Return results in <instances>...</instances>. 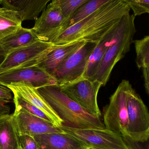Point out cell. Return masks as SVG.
<instances>
[{"mask_svg": "<svg viewBox=\"0 0 149 149\" xmlns=\"http://www.w3.org/2000/svg\"><path fill=\"white\" fill-rule=\"evenodd\" d=\"M102 83L97 80L82 78L68 85L59 86L69 98L88 113L101 117V113L97 103V95Z\"/></svg>", "mask_w": 149, "mask_h": 149, "instance_id": "cell-8", "label": "cell"}, {"mask_svg": "<svg viewBox=\"0 0 149 149\" xmlns=\"http://www.w3.org/2000/svg\"><path fill=\"white\" fill-rule=\"evenodd\" d=\"M136 52V65L139 69L149 66V35L141 39L134 40Z\"/></svg>", "mask_w": 149, "mask_h": 149, "instance_id": "cell-22", "label": "cell"}, {"mask_svg": "<svg viewBox=\"0 0 149 149\" xmlns=\"http://www.w3.org/2000/svg\"><path fill=\"white\" fill-rule=\"evenodd\" d=\"M134 12L135 17L141 15L148 13L149 14V0L136 1V0H125Z\"/></svg>", "mask_w": 149, "mask_h": 149, "instance_id": "cell-25", "label": "cell"}, {"mask_svg": "<svg viewBox=\"0 0 149 149\" xmlns=\"http://www.w3.org/2000/svg\"><path fill=\"white\" fill-rule=\"evenodd\" d=\"M144 79V87L146 92L149 95V66L142 69Z\"/></svg>", "mask_w": 149, "mask_h": 149, "instance_id": "cell-29", "label": "cell"}, {"mask_svg": "<svg viewBox=\"0 0 149 149\" xmlns=\"http://www.w3.org/2000/svg\"><path fill=\"white\" fill-rule=\"evenodd\" d=\"M85 43L82 41L59 45L44 56L32 66H37L42 68L54 78L58 67Z\"/></svg>", "mask_w": 149, "mask_h": 149, "instance_id": "cell-14", "label": "cell"}, {"mask_svg": "<svg viewBox=\"0 0 149 149\" xmlns=\"http://www.w3.org/2000/svg\"><path fill=\"white\" fill-rule=\"evenodd\" d=\"M1 0H0V4H1Z\"/></svg>", "mask_w": 149, "mask_h": 149, "instance_id": "cell-32", "label": "cell"}, {"mask_svg": "<svg viewBox=\"0 0 149 149\" xmlns=\"http://www.w3.org/2000/svg\"><path fill=\"white\" fill-rule=\"evenodd\" d=\"M17 135L34 136L46 134L65 133L53 123L32 115L20 108H15L13 114Z\"/></svg>", "mask_w": 149, "mask_h": 149, "instance_id": "cell-12", "label": "cell"}, {"mask_svg": "<svg viewBox=\"0 0 149 149\" xmlns=\"http://www.w3.org/2000/svg\"></svg>", "mask_w": 149, "mask_h": 149, "instance_id": "cell-35", "label": "cell"}, {"mask_svg": "<svg viewBox=\"0 0 149 149\" xmlns=\"http://www.w3.org/2000/svg\"><path fill=\"white\" fill-rule=\"evenodd\" d=\"M24 84L38 88L57 85L56 80L42 68L37 66L17 67L0 73V85Z\"/></svg>", "mask_w": 149, "mask_h": 149, "instance_id": "cell-10", "label": "cell"}, {"mask_svg": "<svg viewBox=\"0 0 149 149\" xmlns=\"http://www.w3.org/2000/svg\"><path fill=\"white\" fill-rule=\"evenodd\" d=\"M65 22L61 10L53 0L36 20L31 29L38 40L51 43L59 36Z\"/></svg>", "mask_w": 149, "mask_h": 149, "instance_id": "cell-11", "label": "cell"}, {"mask_svg": "<svg viewBox=\"0 0 149 149\" xmlns=\"http://www.w3.org/2000/svg\"><path fill=\"white\" fill-rule=\"evenodd\" d=\"M131 87L129 81L122 80L110 97L109 104L104 108L105 128L121 137L127 134L128 95Z\"/></svg>", "mask_w": 149, "mask_h": 149, "instance_id": "cell-4", "label": "cell"}, {"mask_svg": "<svg viewBox=\"0 0 149 149\" xmlns=\"http://www.w3.org/2000/svg\"><path fill=\"white\" fill-rule=\"evenodd\" d=\"M122 137L128 149H149V136L142 141H135L127 135Z\"/></svg>", "mask_w": 149, "mask_h": 149, "instance_id": "cell-26", "label": "cell"}, {"mask_svg": "<svg viewBox=\"0 0 149 149\" xmlns=\"http://www.w3.org/2000/svg\"><path fill=\"white\" fill-rule=\"evenodd\" d=\"M22 22L18 12L4 7L0 8V40L21 28Z\"/></svg>", "mask_w": 149, "mask_h": 149, "instance_id": "cell-20", "label": "cell"}, {"mask_svg": "<svg viewBox=\"0 0 149 149\" xmlns=\"http://www.w3.org/2000/svg\"><path fill=\"white\" fill-rule=\"evenodd\" d=\"M22 149L20 148H19V149Z\"/></svg>", "mask_w": 149, "mask_h": 149, "instance_id": "cell-33", "label": "cell"}, {"mask_svg": "<svg viewBox=\"0 0 149 149\" xmlns=\"http://www.w3.org/2000/svg\"><path fill=\"white\" fill-rule=\"evenodd\" d=\"M51 0H1L4 8L18 12L22 21L36 20Z\"/></svg>", "mask_w": 149, "mask_h": 149, "instance_id": "cell-17", "label": "cell"}, {"mask_svg": "<svg viewBox=\"0 0 149 149\" xmlns=\"http://www.w3.org/2000/svg\"><path fill=\"white\" fill-rule=\"evenodd\" d=\"M54 1L61 10L65 19V23L72 16L77 9L87 2L88 0H54Z\"/></svg>", "mask_w": 149, "mask_h": 149, "instance_id": "cell-24", "label": "cell"}, {"mask_svg": "<svg viewBox=\"0 0 149 149\" xmlns=\"http://www.w3.org/2000/svg\"><path fill=\"white\" fill-rule=\"evenodd\" d=\"M109 1V0H88L87 2L80 6L70 19L64 24L59 35L68 28L78 23L93 14Z\"/></svg>", "mask_w": 149, "mask_h": 149, "instance_id": "cell-21", "label": "cell"}, {"mask_svg": "<svg viewBox=\"0 0 149 149\" xmlns=\"http://www.w3.org/2000/svg\"><path fill=\"white\" fill-rule=\"evenodd\" d=\"M60 128L94 149H128L121 136L107 129H78L61 126Z\"/></svg>", "mask_w": 149, "mask_h": 149, "instance_id": "cell-6", "label": "cell"}, {"mask_svg": "<svg viewBox=\"0 0 149 149\" xmlns=\"http://www.w3.org/2000/svg\"><path fill=\"white\" fill-rule=\"evenodd\" d=\"M12 92H15L26 101L45 113L57 127H60L63 122L53 108L42 96L37 88L24 84L10 85L7 87Z\"/></svg>", "mask_w": 149, "mask_h": 149, "instance_id": "cell-13", "label": "cell"}, {"mask_svg": "<svg viewBox=\"0 0 149 149\" xmlns=\"http://www.w3.org/2000/svg\"></svg>", "mask_w": 149, "mask_h": 149, "instance_id": "cell-34", "label": "cell"}, {"mask_svg": "<svg viewBox=\"0 0 149 149\" xmlns=\"http://www.w3.org/2000/svg\"><path fill=\"white\" fill-rule=\"evenodd\" d=\"M12 93L14 94L13 100L15 106V108L22 109L25 112L29 113L32 115H35L38 118L53 123L52 121L47 115L45 114V113L26 101L16 93Z\"/></svg>", "mask_w": 149, "mask_h": 149, "instance_id": "cell-23", "label": "cell"}, {"mask_svg": "<svg viewBox=\"0 0 149 149\" xmlns=\"http://www.w3.org/2000/svg\"><path fill=\"white\" fill-rule=\"evenodd\" d=\"M19 148L13 114L0 115V149Z\"/></svg>", "mask_w": 149, "mask_h": 149, "instance_id": "cell-19", "label": "cell"}, {"mask_svg": "<svg viewBox=\"0 0 149 149\" xmlns=\"http://www.w3.org/2000/svg\"><path fill=\"white\" fill-rule=\"evenodd\" d=\"M5 104L0 101V115L9 114L10 108Z\"/></svg>", "mask_w": 149, "mask_h": 149, "instance_id": "cell-30", "label": "cell"}, {"mask_svg": "<svg viewBox=\"0 0 149 149\" xmlns=\"http://www.w3.org/2000/svg\"><path fill=\"white\" fill-rule=\"evenodd\" d=\"M5 57H3V56H0V66L1 65L3 62L4 61L5 59Z\"/></svg>", "mask_w": 149, "mask_h": 149, "instance_id": "cell-31", "label": "cell"}, {"mask_svg": "<svg viewBox=\"0 0 149 149\" xmlns=\"http://www.w3.org/2000/svg\"><path fill=\"white\" fill-rule=\"evenodd\" d=\"M128 124L127 135L142 141L149 136V112L139 94L131 87L127 99Z\"/></svg>", "mask_w": 149, "mask_h": 149, "instance_id": "cell-7", "label": "cell"}, {"mask_svg": "<svg viewBox=\"0 0 149 149\" xmlns=\"http://www.w3.org/2000/svg\"><path fill=\"white\" fill-rule=\"evenodd\" d=\"M130 10L125 0H109L93 14L65 30L51 43L57 45L82 41L98 43Z\"/></svg>", "mask_w": 149, "mask_h": 149, "instance_id": "cell-1", "label": "cell"}, {"mask_svg": "<svg viewBox=\"0 0 149 149\" xmlns=\"http://www.w3.org/2000/svg\"><path fill=\"white\" fill-rule=\"evenodd\" d=\"M19 147L22 149H40L34 137L26 135H18Z\"/></svg>", "mask_w": 149, "mask_h": 149, "instance_id": "cell-27", "label": "cell"}, {"mask_svg": "<svg viewBox=\"0 0 149 149\" xmlns=\"http://www.w3.org/2000/svg\"><path fill=\"white\" fill-rule=\"evenodd\" d=\"M37 90L62 120V126L78 129L106 128L100 117L86 111L58 85L46 86Z\"/></svg>", "mask_w": 149, "mask_h": 149, "instance_id": "cell-2", "label": "cell"}, {"mask_svg": "<svg viewBox=\"0 0 149 149\" xmlns=\"http://www.w3.org/2000/svg\"><path fill=\"white\" fill-rule=\"evenodd\" d=\"M135 19L134 15L130 13L120 20L116 33L95 77L94 80L100 81L103 86L108 82L116 65L130 50L136 31Z\"/></svg>", "mask_w": 149, "mask_h": 149, "instance_id": "cell-3", "label": "cell"}, {"mask_svg": "<svg viewBox=\"0 0 149 149\" xmlns=\"http://www.w3.org/2000/svg\"><path fill=\"white\" fill-rule=\"evenodd\" d=\"M59 45L38 40L29 45L16 50L5 58L0 66V73L14 68L29 67Z\"/></svg>", "mask_w": 149, "mask_h": 149, "instance_id": "cell-9", "label": "cell"}, {"mask_svg": "<svg viewBox=\"0 0 149 149\" xmlns=\"http://www.w3.org/2000/svg\"><path fill=\"white\" fill-rule=\"evenodd\" d=\"M38 40L31 29L22 27L0 40V56L6 57L12 52L31 44Z\"/></svg>", "mask_w": 149, "mask_h": 149, "instance_id": "cell-18", "label": "cell"}, {"mask_svg": "<svg viewBox=\"0 0 149 149\" xmlns=\"http://www.w3.org/2000/svg\"><path fill=\"white\" fill-rule=\"evenodd\" d=\"M119 22L120 21L110 29L98 42V44L89 57L83 78L90 80H94L95 77L102 59L116 33Z\"/></svg>", "mask_w": 149, "mask_h": 149, "instance_id": "cell-16", "label": "cell"}, {"mask_svg": "<svg viewBox=\"0 0 149 149\" xmlns=\"http://www.w3.org/2000/svg\"><path fill=\"white\" fill-rule=\"evenodd\" d=\"M40 149H89L69 134L55 133L34 136Z\"/></svg>", "mask_w": 149, "mask_h": 149, "instance_id": "cell-15", "label": "cell"}, {"mask_svg": "<svg viewBox=\"0 0 149 149\" xmlns=\"http://www.w3.org/2000/svg\"><path fill=\"white\" fill-rule=\"evenodd\" d=\"M12 93L9 88L0 85V101L4 103L11 102L13 99Z\"/></svg>", "mask_w": 149, "mask_h": 149, "instance_id": "cell-28", "label": "cell"}, {"mask_svg": "<svg viewBox=\"0 0 149 149\" xmlns=\"http://www.w3.org/2000/svg\"><path fill=\"white\" fill-rule=\"evenodd\" d=\"M98 43L86 42L58 67L54 76L57 85H68L83 78L89 57Z\"/></svg>", "mask_w": 149, "mask_h": 149, "instance_id": "cell-5", "label": "cell"}]
</instances>
